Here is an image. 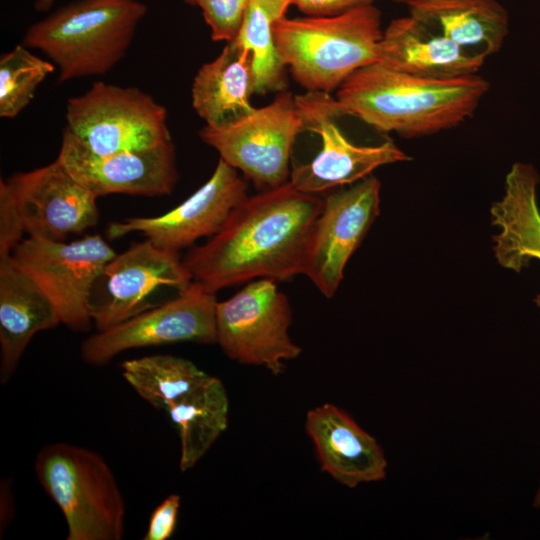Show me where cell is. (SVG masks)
Here are the masks:
<instances>
[{"label":"cell","mask_w":540,"mask_h":540,"mask_svg":"<svg viewBox=\"0 0 540 540\" xmlns=\"http://www.w3.org/2000/svg\"><path fill=\"white\" fill-rule=\"evenodd\" d=\"M115 255L94 234L71 242L28 237L13 249L11 258L48 296L61 324L73 331H87L93 321L94 287Z\"/></svg>","instance_id":"obj_9"},{"label":"cell","mask_w":540,"mask_h":540,"mask_svg":"<svg viewBox=\"0 0 540 540\" xmlns=\"http://www.w3.org/2000/svg\"><path fill=\"white\" fill-rule=\"evenodd\" d=\"M0 527L5 529L13 518L14 502L10 482L5 480L1 482V508H0Z\"/></svg>","instance_id":"obj_31"},{"label":"cell","mask_w":540,"mask_h":540,"mask_svg":"<svg viewBox=\"0 0 540 540\" xmlns=\"http://www.w3.org/2000/svg\"><path fill=\"white\" fill-rule=\"evenodd\" d=\"M146 14L140 0H75L31 24L22 44L47 55L60 82L103 75L125 56Z\"/></svg>","instance_id":"obj_4"},{"label":"cell","mask_w":540,"mask_h":540,"mask_svg":"<svg viewBox=\"0 0 540 540\" xmlns=\"http://www.w3.org/2000/svg\"><path fill=\"white\" fill-rule=\"evenodd\" d=\"M55 64L38 57L24 44L0 58V117L15 118L33 100L38 86L55 71Z\"/></svg>","instance_id":"obj_26"},{"label":"cell","mask_w":540,"mask_h":540,"mask_svg":"<svg viewBox=\"0 0 540 540\" xmlns=\"http://www.w3.org/2000/svg\"><path fill=\"white\" fill-rule=\"evenodd\" d=\"M280 57L307 91L331 93L354 72L380 58L381 12L373 4L329 16L273 23Z\"/></svg>","instance_id":"obj_3"},{"label":"cell","mask_w":540,"mask_h":540,"mask_svg":"<svg viewBox=\"0 0 540 540\" xmlns=\"http://www.w3.org/2000/svg\"><path fill=\"white\" fill-rule=\"evenodd\" d=\"M57 158L98 198L110 194L164 196L173 192L178 181L173 140L148 150L97 155L64 129Z\"/></svg>","instance_id":"obj_16"},{"label":"cell","mask_w":540,"mask_h":540,"mask_svg":"<svg viewBox=\"0 0 540 540\" xmlns=\"http://www.w3.org/2000/svg\"><path fill=\"white\" fill-rule=\"evenodd\" d=\"M19 210L29 237L66 241L99 220L97 199L56 158L52 163L1 179Z\"/></svg>","instance_id":"obj_15"},{"label":"cell","mask_w":540,"mask_h":540,"mask_svg":"<svg viewBox=\"0 0 540 540\" xmlns=\"http://www.w3.org/2000/svg\"><path fill=\"white\" fill-rule=\"evenodd\" d=\"M274 20L258 0H251L240 30L233 40L250 51L255 93L284 91L286 66L273 34Z\"/></svg>","instance_id":"obj_25"},{"label":"cell","mask_w":540,"mask_h":540,"mask_svg":"<svg viewBox=\"0 0 540 540\" xmlns=\"http://www.w3.org/2000/svg\"><path fill=\"white\" fill-rule=\"evenodd\" d=\"M271 18L275 21L285 16L293 0H258Z\"/></svg>","instance_id":"obj_32"},{"label":"cell","mask_w":540,"mask_h":540,"mask_svg":"<svg viewBox=\"0 0 540 540\" xmlns=\"http://www.w3.org/2000/svg\"><path fill=\"white\" fill-rule=\"evenodd\" d=\"M25 233L17 205L3 181H0V259L11 256Z\"/></svg>","instance_id":"obj_28"},{"label":"cell","mask_w":540,"mask_h":540,"mask_svg":"<svg viewBox=\"0 0 540 540\" xmlns=\"http://www.w3.org/2000/svg\"><path fill=\"white\" fill-rule=\"evenodd\" d=\"M58 0H35L33 7L37 12H49Z\"/></svg>","instance_id":"obj_33"},{"label":"cell","mask_w":540,"mask_h":540,"mask_svg":"<svg viewBox=\"0 0 540 540\" xmlns=\"http://www.w3.org/2000/svg\"><path fill=\"white\" fill-rule=\"evenodd\" d=\"M66 127L97 155L142 151L172 141L167 110L148 93L97 81L66 105Z\"/></svg>","instance_id":"obj_6"},{"label":"cell","mask_w":540,"mask_h":540,"mask_svg":"<svg viewBox=\"0 0 540 540\" xmlns=\"http://www.w3.org/2000/svg\"><path fill=\"white\" fill-rule=\"evenodd\" d=\"M181 498L171 494L165 498L152 512L144 540H167L176 526Z\"/></svg>","instance_id":"obj_29"},{"label":"cell","mask_w":540,"mask_h":540,"mask_svg":"<svg viewBox=\"0 0 540 540\" xmlns=\"http://www.w3.org/2000/svg\"><path fill=\"white\" fill-rule=\"evenodd\" d=\"M486 59L409 14L383 29L378 62L412 76L449 80L478 74Z\"/></svg>","instance_id":"obj_18"},{"label":"cell","mask_w":540,"mask_h":540,"mask_svg":"<svg viewBox=\"0 0 540 540\" xmlns=\"http://www.w3.org/2000/svg\"><path fill=\"white\" fill-rule=\"evenodd\" d=\"M251 0H200L204 21L213 41H233L243 23Z\"/></svg>","instance_id":"obj_27"},{"label":"cell","mask_w":540,"mask_h":540,"mask_svg":"<svg viewBox=\"0 0 540 540\" xmlns=\"http://www.w3.org/2000/svg\"><path fill=\"white\" fill-rule=\"evenodd\" d=\"M381 184L373 174L328 191L308 242L303 274L326 298L380 212Z\"/></svg>","instance_id":"obj_12"},{"label":"cell","mask_w":540,"mask_h":540,"mask_svg":"<svg viewBox=\"0 0 540 540\" xmlns=\"http://www.w3.org/2000/svg\"><path fill=\"white\" fill-rule=\"evenodd\" d=\"M255 94L250 51L234 41L197 71L191 88L194 111L205 125L220 126L248 112Z\"/></svg>","instance_id":"obj_21"},{"label":"cell","mask_w":540,"mask_h":540,"mask_svg":"<svg viewBox=\"0 0 540 540\" xmlns=\"http://www.w3.org/2000/svg\"><path fill=\"white\" fill-rule=\"evenodd\" d=\"M121 369L133 390L157 410H165L210 377L190 360L166 354L129 359Z\"/></svg>","instance_id":"obj_24"},{"label":"cell","mask_w":540,"mask_h":540,"mask_svg":"<svg viewBox=\"0 0 540 540\" xmlns=\"http://www.w3.org/2000/svg\"><path fill=\"white\" fill-rule=\"evenodd\" d=\"M216 292L192 280L172 299L86 338L81 357L90 365H104L135 348L180 342L216 344Z\"/></svg>","instance_id":"obj_11"},{"label":"cell","mask_w":540,"mask_h":540,"mask_svg":"<svg viewBox=\"0 0 540 540\" xmlns=\"http://www.w3.org/2000/svg\"><path fill=\"white\" fill-rule=\"evenodd\" d=\"M539 175L526 163L513 164L505 179L503 197L491 207L492 222L500 232L494 252L504 268L521 272L533 259L540 260Z\"/></svg>","instance_id":"obj_20"},{"label":"cell","mask_w":540,"mask_h":540,"mask_svg":"<svg viewBox=\"0 0 540 540\" xmlns=\"http://www.w3.org/2000/svg\"><path fill=\"white\" fill-rule=\"evenodd\" d=\"M374 0H293L294 5L306 16H329L350 9L373 4Z\"/></svg>","instance_id":"obj_30"},{"label":"cell","mask_w":540,"mask_h":540,"mask_svg":"<svg viewBox=\"0 0 540 540\" xmlns=\"http://www.w3.org/2000/svg\"><path fill=\"white\" fill-rule=\"evenodd\" d=\"M192 280L179 252L148 239L133 243L116 254L99 277L100 294L91 298L92 320L98 330L111 328L158 305L152 301L158 290L180 291Z\"/></svg>","instance_id":"obj_13"},{"label":"cell","mask_w":540,"mask_h":540,"mask_svg":"<svg viewBox=\"0 0 540 540\" xmlns=\"http://www.w3.org/2000/svg\"><path fill=\"white\" fill-rule=\"evenodd\" d=\"M303 119V132L320 137L316 155L291 168V184L310 194H319L353 184L384 165L408 161L410 157L392 141L361 145L351 141L337 120L343 109L330 93L307 91L296 95Z\"/></svg>","instance_id":"obj_10"},{"label":"cell","mask_w":540,"mask_h":540,"mask_svg":"<svg viewBox=\"0 0 540 540\" xmlns=\"http://www.w3.org/2000/svg\"><path fill=\"white\" fill-rule=\"evenodd\" d=\"M323 199L290 181L247 196L223 227L182 259L193 280L211 290L303 274L311 231Z\"/></svg>","instance_id":"obj_1"},{"label":"cell","mask_w":540,"mask_h":540,"mask_svg":"<svg viewBox=\"0 0 540 540\" xmlns=\"http://www.w3.org/2000/svg\"><path fill=\"white\" fill-rule=\"evenodd\" d=\"M247 180L219 158L211 177L181 204L155 217H130L111 222L107 238L141 233L155 245L179 252L202 237H212L248 196Z\"/></svg>","instance_id":"obj_14"},{"label":"cell","mask_w":540,"mask_h":540,"mask_svg":"<svg viewBox=\"0 0 540 540\" xmlns=\"http://www.w3.org/2000/svg\"><path fill=\"white\" fill-rule=\"evenodd\" d=\"M277 281L255 279L216 305L217 343L225 355L241 364L262 366L274 375L283 362L297 358L302 348L290 335L292 310Z\"/></svg>","instance_id":"obj_8"},{"label":"cell","mask_w":540,"mask_h":540,"mask_svg":"<svg viewBox=\"0 0 540 540\" xmlns=\"http://www.w3.org/2000/svg\"><path fill=\"white\" fill-rule=\"evenodd\" d=\"M410 15L461 47L488 58L509 32L507 10L498 0H421Z\"/></svg>","instance_id":"obj_22"},{"label":"cell","mask_w":540,"mask_h":540,"mask_svg":"<svg viewBox=\"0 0 540 540\" xmlns=\"http://www.w3.org/2000/svg\"><path fill=\"white\" fill-rule=\"evenodd\" d=\"M61 324L51 300L12 260L0 259V379L15 372L32 337Z\"/></svg>","instance_id":"obj_19"},{"label":"cell","mask_w":540,"mask_h":540,"mask_svg":"<svg viewBox=\"0 0 540 540\" xmlns=\"http://www.w3.org/2000/svg\"><path fill=\"white\" fill-rule=\"evenodd\" d=\"M34 469L65 518L67 540L123 538L125 501L99 453L65 442L52 443L38 452Z\"/></svg>","instance_id":"obj_5"},{"label":"cell","mask_w":540,"mask_h":540,"mask_svg":"<svg viewBox=\"0 0 540 540\" xmlns=\"http://www.w3.org/2000/svg\"><path fill=\"white\" fill-rule=\"evenodd\" d=\"M165 411L180 439L179 468H193L228 426L229 399L220 379L211 376Z\"/></svg>","instance_id":"obj_23"},{"label":"cell","mask_w":540,"mask_h":540,"mask_svg":"<svg viewBox=\"0 0 540 540\" xmlns=\"http://www.w3.org/2000/svg\"><path fill=\"white\" fill-rule=\"evenodd\" d=\"M394 2H397V3H402V4H407L408 6L416 3V2H419L421 0H392Z\"/></svg>","instance_id":"obj_35"},{"label":"cell","mask_w":540,"mask_h":540,"mask_svg":"<svg viewBox=\"0 0 540 540\" xmlns=\"http://www.w3.org/2000/svg\"><path fill=\"white\" fill-rule=\"evenodd\" d=\"M535 304L537 305L539 311H540V293L537 294V296L535 297Z\"/></svg>","instance_id":"obj_37"},{"label":"cell","mask_w":540,"mask_h":540,"mask_svg":"<svg viewBox=\"0 0 540 540\" xmlns=\"http://www.w3.org/2000/svg\"><path fill=\"white\" fill-rule=\"evenodd\" d=\"M489 89V81L479 74L427 79L376 62L349 76L335 98L346 114L379 132L418 137L465 122Z\"/></svg>","instance_id":"obj_2"},{"label":"cell","mask_w":540,"mask_h":540,"mask_svg":"<svg viewBox=\"0 0 540 540\" xmlns=\"http://www.w3.org/2000/svg\"><path fill=\"white\" fill-rule=\"evenodd\" d=\"M185 4L190 6H198L200 0H182Z\"/></svg>","instance_id":"obj_36"},{"label":"cell","mask_w":540,"mask_h":540,"mask_svg":"<svg viewBox=\"0 0 540 540\" xmlns=\"http://www.w3.org/2000/svg\"><path fill=\"white\" fill-rule=\"evenodd\" d=\"M303 129L296 95L281 91L269 104L228 123L204 125L199 136L262 191L289 181L293 146Z\"/></svg>","instance_id":"obj_7"},{"label":"cell","mask_w":540,"mask_h":540,"mask_svg":"<svg viewBox=\"0 0 540 540\" xmlns=\"http://www.w3.org/2000/svg\"><path fill=\"white\" fill-rule=\"evenodd\" d=\"M533 505L536 508L540 507V477H539L538 489H537V491L535 493V496H534Z\"/></svg>","instance_id":"obj_34"},{"label":"cell","mask_w":540,"mask_h":540,"mask_svg":"<svg viewBox=\"0 0 540 540\" xmlns=\"http://www.w3.org/2000/svg\"><path fill=\"white\" fill-rule=\"evenodd\" d=\"M305 429L321 469L347 488L386 478L388 462L378 441L333 404L308 411Z\"/></svg>","instance_id":"obj_17"}]
</instances>
